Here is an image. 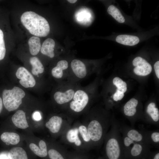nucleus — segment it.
Returning <instances> with one entry per match:
<instances>
[{
  "mask_svg": "<svg viewBox=\"0 0 159 159\" xmlns=\"http://www.w3.org/2000/svg\"><path fill=\"white\" fill-rule=\"evenodd\" d=\"M63 121V116L54 115L46 122L45 126L52 133H57L60 130Z\"/></svg>",
  "mask_w": 159,
  "mask_h": 159,
  "instance_id": "2eb2a0df",
  "label": "nucleus"
},
{
  "mask_svg": "<svg viewBox=\"0 0 159 159\" xmlns=\"http://www.w3.org/2000/svg\"><path fill=\"white\" fill-rule=\"evenodd\" d=\"M119 130L121 134L124 135L136 143H147L142 132L132 127L124 124H120Z\"/></svg>",
  "mask_w": 159,
  "mask_h": 159,
  "instance_id": "1a4fd4ad",
  "label": "nucleus"
},
{
  "mask_svg": "<svg viewBox=\"0 0 159 159\" xmlns=\"http://www.w3.org/2000/svg\"><path fill=\"white\" fill-rule=\"evenodd\" d=\"M116 41L117 42L122 44L132 46L138 44L140 40L139 38L136 36L122 34L117 37Z\"/></svg>",
  "mask_w": 159,
  "mask_h": 159,
  "instance_id": "6ab92c4d",
  "label": "nucleus"
},
{
  "mask_svg": "<svg viewBox=\"0 0 159 159\" xmlns=\"http://www.w3.org/2000/svg\"><path fill=\"white\" fill-rule=\"evenodd\" d=\"M92 86L90 85L85 87L80 85L65 109L72 113L76 114L84 111L90 102L92 92Z\"/></svg>",
  "mask_w": 159,
  "mask_h": 159,
  "instance_id": "20e7f679",
  "label": "nucleus"
},
{
  "mask_svg": "<svg viewBox=\"0 0 159 159\" xmlns=\"http://www.w3.org/2000/svg\"><path fill=\"white\" fill-rule=\"evenodd\" d=\"M48 154L51 159H64L58 151L54 149L49 150L48 152Z\"/></svg>",
  "mask_w": 159,
  "mask_h": 159,
  "instance_id": "c85d7f7f",
  "label": "nucleus"
},
{
  "mask_svg": "<svg viewBox=\"0 0 159 159\" xmlns=\"http://www.w3.org/2000/svg\"><path fill=\"white\" fill-rule=\"evenodd\" d=\"M11 119L14 125L19 128L25 129L29 126L25 113L23 110L17 111L12 115Z\"/></svg>",
  "mask_w": 159,
  "mask_h": 159,
  "instance_id": "dca6fc26",
  "label": "nucleus"
},
{
  "mask_svg": "<svg viewBox=\"0 0 159 159\" xmlns=\"http://www.w3.org/2000/svg\"><path fill=\"white\" fill-rule=\"evenodd\" d=\"M8 157L9 159H28L25 151L19 147L12 148L8 152Z\"/></svg>",
  "mask_w": 159,
  "mask_h": 159,
  "instance_id": "b1692460",
  "label": "nucleus"
},
{
  "mask_svg": "<svg viewBox=\"0 0 159 159\" xmlns=\"http://www.w3.org/2000/svg\"><path fill=\"white\" fill-rule=\"evenodd\" d=\"M78 129L79 134L81 135L83 141L87 143L91 142L87 127L85 125H82L78 127Z\"/></svg>",
  "mask_w": 159,
  "mask_h": 159,
  "instance_id": "bb28decb",
  "label": "nucleus"
},
{
  "mask_svg": "<svg viewBox=\"0 0 159 159\" xmlns=\"http://www.w3.org/2000/svg\"><path fill=\"white\" fill-rule=\"evenodd\" d=\"M124 96V93L119 91L117 90L116 92L113 95V99L115 101L117 102L122 100Z\"/></svg>",
  "mask_w": 159,
  "mask_h": 159,
  "instance_id": "7c9ffc66",
  "label": "nucleus"
},
{
  "mask_svg": "<svg viewBox=\"0 0 159 159\" xmlns=\"http://www.w3.org/2000/svg\"><path fill=\"white\" fill-rule=\"evenodd\" d=\"M39 147L36 144L32 143L29 145L31 150L36 155L41 157H46L48 154L47 146L46 143L43 140L39 142Z\"/></svg>",
  "mask_w": 159,
  "mask_h": 159,
  "instance_id": "a211bd4d",
  "label": "nucleus"
},
{
  "mask_svg": "<svg viewBox=\"0 0 159 159\" xmlns=\"http://www.w3.org/2000/svg\"><path fill=\"white\" fill-rule=\"evenodd\" d=\"M30 63L32 66L31 72L32 74L39 76L44 72V67L39 59L36 57H31L29 59Z\"/></svg>",
  "mask_w": 159,
  "mask_h": 159,
  "instance_id": "aec40b11",
  "label": "nucleus"
},
{
  "mask_svg": "<svg viewBox=\"0 0 159 159\" xmlns=\"http://www.w3.org/2000/svg\"><path fill=\"white\" fill-rule=\"evenodd\" d=\"M74 18L79 24L83 26H89L92 20L91 11L87 8L82 7L76 11Z\"/></svg>",
  "mask_w": 159,
  "mask_h": 159,
  "instance_id": "ddd939ff",
  "label": "nucleus"
},
{
  "mask_svg": "<svg viewBox=\"0 0 159 159\" xmlns=\"http://www.w3.org/2000/svg\"><path fill=\"white\" fill-rule=\"evenodd\" d=\"M15 75L17 78L19 80L20 84L24 88L33 87L36 84V81L33 75L23 67L17 69Z\"/></svg>",
  "mask_w": 159,
  "mask_h": 159,
  "instance_id": "9d476101",
  "label": "nucleus"
},
{
  "mask_svg": "<svg viewBox=\"0 0 159 159\" xmlns=\"http://www.w3.org/2000/svg\"><path fill=\"white\" fill-rule=\"evenodd\" d=\"M3 106V102L2 99L0 97V113H1Z\"/></svg>",
  "mask_w": 159,
  "mask_h": 159,
  "instance_id": "72a5a7b5",
  "label": "nucleus"
},
{
  "mask_svg": "<svg viewBox=\"0 0 159 159\" xmlns=\"http://www.w3.org/2000/svg\"><path fill=\"white\" fill-rule=\"evenodd\" d=\"M25 96L24 91L18 87L14 86L11 89H4L2 93L3 104L8 111H14L21 105Z\"/></svg>",
  "mask_w": 159,
  "mask_h": 159,
  "instance_id": "423d86ee",
  "label": "nucleus"
},
{
  "mask_svg": "<svg viewBox=\"0 0 159 159\" xmlns=\"http://www.w3.org/2000/svg\"><path fill=\"white\" fill-rule=\"evenodd\" d=\"M6 53V49L4 39V34L3 31L0 29V61L4 58Z\"/></svg>",
  "mask_w": 159,
  "mask_h": 159,
  "instance_id": "cd10ccee",
  "label": "nucleus"
},
{
  "mask_svg": "<svg viewBox=\"0 0 159 159\" xmlns=\"http://www.w3.org/2000/svg\"><path fill=\"white\" fill-rule=\"evenodd\" d=\"M153 159H159V153L158 152L155 153Z\"/></svg>",
  "mask_w": 159,
  "mask_h": 159,
  "instance_id": "f704fd0d",
  "label": "nucleus"
},
{
  "mask_svg": "<svg viewBox=\"0 0 159 159\" xmlns=\"http://www.w3.org/2000/svg\"><path fill=\"white\" fill-rule=\"evenodd\" d=\"M0 159H8L5 156H2L0 158Z\"/></svg>",
  "mask_w": 159,
  "mask_h": 159,
  "instance_id": "e433bc0d",
  "label": "nucleus"
},
{
  "mask_svg": "<svg viewBox=\"0 0 159 159\" xmlns=\"http://www.w3.org/2000/svg\"><path fill=\"white\" fill-rule=\"evenodd\" d=\"M55 42L53 39L47 38L43 42L41 47L40 52L43 55L50 58H53L55 56L54 48Z\"/></svg>",
  "mask_w": 159,
  "mask_h": 159,
  "instance_id": "f3484780",
  "label": "nucleus"
},
{
  "mask_svg": "<svg viewBox=\"0 0 159 159\" xmlns=\"http://www.w3.org/2000/svg\"><path fill=\"white\" fill-rule=\"evenodd\" d=\"M0 138L3 142L12 145L18 144L20 141L19 135L14 132H4L1 135Z\"/></svg>",
  "mask_w": 159,
  "mask_h": 159,
  "instance_id": "412c9836",
  "label": "nucleus"
},
{
  "mask_svg": "<svg viewBox=\"0 0 159 159\" xmlns=\"http://www.w3.org/2000/svg\"><path fill=\"white\" fill-rule=\"evenodd\" d=\"M107 11L118 22L121 23L125 22L124 17L119 9L114 6H110L107 9Z\"/></svg>",
  "mask_w": 159,
  "mask_h": 159,
  "instance_id": "393cba45",
  "label": "nucleus"
},
{
  "mask_svg": "<svg viewBox=\"0 0 159 159\" xmlns=\"http://www.w3.org/2000/svg\"><path fill=\"white\" fill-rule=\"evenodd\" d=\"M139 128L143 132L148 144L157 148L159 146V130H147L143 125H140Z\"/></svg>",
  "mask_w": 159,
  "mask_h": 159,
  "instance_id": "4468645a",
  "label": "nucleus"
},
{
  "mask_svg": "<svg viewBox=\"0 0 159 159\" xmlns=\"http://www.w3.org/2000/svg\"><path fill=\"white\" fill-rule=\"evenodd\" d=\"M138 103L137 100L132 98L126 102L123 107L124 115L128 119L133 127L137 120L140 119L137 113Z\"/></svg>",
  "mask_w": 159,
  "mask_h": 159,
  "instance_id": "6e6552de",
  "label": "nucleus"
},
{
  "mask_svg": "<svg viewBox=\"0 0 159 159\" xmlns=\"http://www.w3.org/2000/svg\"><path fill=\"white\" fill-rule=\"evenodd\" d=\"M121 135L122 142L123 151L126 153H128L133 145L136 143L125 135L121 134Z\"/></svg>",
  "mask_w": 159,
  "mask_h": 159,
  "instance_id": "a878e982",
  "label": "nucleus"
},
{
  "mask_svg": "<svg viewBox=\"0 0 159 159\" xmlns=\"http://www.w3.org/2000/svg\"><path fill=\"white\" fill-rule=\"evenodd\" d=\"M90 116L87 127L92 146H100L103 143L110 127L112 118L103 115Z\"/></svg>",
  "mask_w": 159,
  "mask_h": 159,
  "instance_id": "f03ea898",
  "label": "nucleus"
},
{
  "mask_svg": "<svg viewBox=\"0 0 159 159\" xmlns=\"http://www.w3.org/2000/svg\"><path fill=\"white\" fill-rule=\"evenodd\" d=\"M71 3H74L77 1V0H68L67 1Z\"/></svg>",
  "mask_w": 159,
  "mask_h": 159,
  "instance_id": "c9c22d12",
  "label": "nucleus"
},
{
  "mask_svg": "<svg viewBox=\"0 0 159 159\" xmlns=\"http://www.w3.org/2000/svg\"><path fill=\"white\" fill-rule=\"evenodd\" d=\"M120 123L115 118H112L110 128L105 137L104 147L108 159H119L123 151L122 135L119 130Z\"/></svg>",
  "mask_w": 159,
  "mask_h": 159,
  "instance_id": "f257e3e1",
  "label": "nucleus"
},
{
  "mask_svg": "<svg viewBox=\"0 0 159 159\" xmlns=\"http://www.w3.org/2000/svg\"><path fill=\"white\" fill-rule=\"evenodd\" d=\"M80 85V83L67 80L59 83L53 95L54 101L58 105L62 106V108L66 109Z\"/></svg>",
  "mask_w": 159,
  "mask_h": 159,
  "instance_id": "39448f33",
  "label": "nucleus"
},
{
  "mask_svg": "<svg viewBox=\"0 0 159 159\" xmlns=\"http://www.w3.org/2000/svg\"><path fill=\"white\" fill-rule=\"evenodd\" d=\"M33 117L34 119L36 120H39L41 119V116L40 113L38 112H35L33 115Z\"/></svg>",
  "mask_w": 159,
  "mask_h": 159,
  "instance_id": "473e14b6",
  "label": "nucleus"
},
{
  "mask_svg": "<svg viewBox=\"0 0 159 159\" xmlns=\"http://www.w3.org/2000/svg\"><path fill=\"white\" fill-rule=\"evenodd\" d=\"M21 21L31 34L37 37H45L49 34L50 28L47 20L36 13L27 11L21 17Z\"/></svg>",
  "mask_w": 159,
  "mask_h": 159,
  "instance_id": "7ed1b4c3",
  "label": "nucleus"
},
{
  "mask_svg": "<svg viewBox=\"0 0 159 159\" xmlns=\"http://www.w3.org/2000/svg\"><path fill=\"white\" fill-rule=\"evenodd\" d=\"M154 69L156 75L158 79L159 78V61L156 62L154 64Z\"/></svg>",
  "mask_w": 159,
  "mask_h": 159,
  "instance_id": "2f4dec72",
  "label": "nucleus"
},
{
  "mask_svg": "<svg viewBox=\"0 0 159 159\" xmlns=\"http://www.w3.org/2000/svg\"><path fill=\"white\" fill-rule=\"evenodd\" d=\"M66 138L69 143H74L76 146H79L82 145V143L79 136V132L77 127L69 130L67 133Z\"/></svg>",
  "mask_w": 159,
  "mask_h": 159,
  "instance_id": "4be33fe9",
  "label": "nucleus"
},
{
  "mask_svg": "<svg viewBox=\"0 0 159 159\" xmlns=\"http://www.w3.org/2000/svg\"><path fill=\"white\" fill-rule=\"evenodd\" d=\"M69 67L67 60H60L51 70V75L58 83L67 81L68 77Z\"/></svg>",
  "mask_w": 159,
  "mask_h": 159,
  "instance_id": "0eeeda50",
  "label": "nucleus"
},
{
  "mask_svg": "<svg viewBox=\"0 0 159 159\" xmlns=\"http://www.w3.org/2000/svg\"><path fill=\"white\" fill-rule=\"evenodd\" d=\"M132 64L135 67L134 69V72L137 75L146 76L152 71L151 65L141 57H138L135 58L132 61Z\"/></svg>",
  "mask_w": 159,
  "mask_h": 159,
  "instance_id": "f8f14e48",
  "label": "nucleus"
},
{
  "mask_svg": "<svg viewBox=\"0 0 159 159\" xmlns=\"http://www.w3.org/2000/svg\"><path fill=\"white\" fill-rule=\"evenodd\" d=\"M155 103L151 102L147 105L145 110L147 115L141 120L144 123L158 126L159 111Z\"/></svg>",
  "mask_w": 159,
  "mask_h": 159,
  "instance_id": "9b49d317",
  "label": "nucleus"
},
{
  "mask_svg": "<svg viewBox=\"0 0 159 159\" xmlns=\"http://www.w3.org/2000/svg\"><path fill=\"white\" fill-rule=\"evenodd\" d=\"M28 43L31 54L33 56L37 55L40 51L41 47L39 38L35 36L32 37L29 39Z\"/></svg>",
  "mask_w": 159,
  "mask_h": 159,
  "instance_id": "5701e85b",
  "label": "nucleus"
},
{
  "mask_svg": "<svg viewBox=\"0 0 159 159\" xmlns=\"http://www.w3.org/2000/svg\"><path fill=\"white\" fill-rule=\"evenodd\" d=\"M113 83L116 86L117 89H120L127 87L126 83L118 77H116L113 79Z\"/></svg>",
  "mask_w": 159,
  "mask_h": 159,
  "instance_id": "c756f323",
  "label": "nucleus"
}]
</instances>
